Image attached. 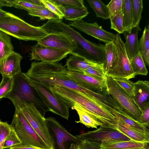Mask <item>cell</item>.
Masks as SVG:
<instances>
[{
  "mask_svg": "<svg viewBox=\"0 0 149 149\" xmlns=\"http://www.w3.org/2000/svg\"><path fill=\"white\" fill-rule=\"evenodd\" d=\"M56 95L68 107L75 105L83 110L100 126L116 130L118 118L113 113L115 109L82 92L62 86L58 87Z\"/></svg>",
  "mask_w": 149,
  "mask_h": 149,
  "instance_id": "6da1fadb",
  "label": "cell"
},
{
  "mask_svg": "<svg viewBox=\"0 0 149 149\" xmlns=\"http://www.w3.org/2000/svg\"><path fill=\"white\" fill-rule=\"evenodd\" d=\"M28 79L50 88L61 86L82 92L94 98L97 93L83 88L71 79L65 66L58 62H32L27 72L23 73Z\"/></svg>",
  "mask_w": 149,
  "mask_h": 149,
  "instance_id": "7a4b0ae2",
  "label": "cell"
},
{
  "mask_svg": "<svg viewBox=\"0 0 149 149\" xmlns=\"http://www.w3.org/2000/svg\"><path fill=\"white\" fill-rule=\"evenodd\" d=\"M0 30L19 40L26 41H37L48 34L40 26L31 25L8 12L0 18Z\"/></svg>",
  "mask_w": 149,
  "mask_h": 149,
  "instance_id": "3957f363",
  "label": "cell"
},
{
  "mask_svg": "<svg viewBox=\"0 0 149 149\" xmlns=\"http://www.w3.org/2000/svg\"><path fill=\"white\" fill-rule=\"evenodd\" d=\"M14 106L18 107L30 125L49 149H54L48 126L43 117L32 103H29L17 97L9 99Z\"/></svg>",
  "mask_w": 149,
  "mask_h": 149,
  "instance_id": "277c9868",
  "label": "cell"
},
{
  "mask_svg": "<svg viewBox=\"0 0 149 149\" xmlns=\"http://www.w3.org/2000/svg\"><path fill=\"white\" fill-rule=\"evenodd\" d=\"M105 83L108 94L121 111L130 118L140 123L142 111L133 97L122 88L112 78L107 75Z\"/></svg>",
  "mask_w": 149,
  "mask_h": 149,
  "instance_id": "5b68a950",
  "label": "cell"
},
{
  "mask_svg": "<svg viewBox=\"0 0 149 149\" xmlns=\"http://www.w3.org/2000/svg\"><path fill=\"white\" fill-rule=\"evenodd\" d=\"M13 84L11 91L6 98L16 96L29 103H32L42 116L49 110L43 103L33 88L21 72L13 77Z\"/></svg>",
  "mask_w": 149,
  "mask_h": 149,
  "instance_id": "8992f818",
  "label": "cell"
},
{
  "mask_svg": "<svg viewBox=\"0 0 149 149\" xmlns=\"http://www.w3.org/2000/svg\"><path fill=\"white\" fill-rule=\"evenodd\" d=\"M15 107V111L10 125L21 141L20 144L49 149L30 125L19 108L16 106Z\"/></svg>",
  "mask_w": 149,
  "mask_h": 149,
  "instance_id": "52a82bcc",
  "label": "cell"
},
{
  "mask_svg": "<svg viewBox=\"0 0 149 149\" xmlns=\"http://www.w3.org/2000/svg\"><path fill=\"white\" fill-rule=\"evenodd\" d=\"M116 50V55L106 74L113 79L124 78L130 79L136 76L132 68L125 50L124 42L119 34H116L113 42Z\"/></svg>",
  "mask_w": 149,
  "mask_h": 149,
  "instance_id": "ba28073f",
  "label": "cell"
},
{
  "mask_svg": "<svg viewBox=\"0 0 149 149\" xmlns=\"http://www.w3.org/2000/svg\"><path fill=\"white\" fill-rule=\"evenodd\" d=\"M26 78L36 92L42 102L50 111L67 120L68 119L69 107L52 93L50 88L41 83Z\"/></svg>",
  "mask_w": 149,
  "mask_h": 149,
  "instance_id": "9c48e42d",
  "label": "cell"
},
{
  "mask_svg": "<svg viewBox=\"0 0 149 149\" xmlns=\"http://www.w3.org/2000/svg\"><path fill=\"white\" fill-rule=\"evenodd\" d=\"M75 136L80 142L85 140L98 149H100V146L103 143L127 141L131 139L116 129L101 126Z\"/></svg>",
  "mask_w": 149,
  "mask_h": 149,
  "instance_id": "30bf717a",
  "label": "cell"
},
{
  "mask_svg": "<svg viewBox=\"0 0 149 149\" xmlns=\"http://www.w3.org/2000/svg\"><path fill=\"white\" fill-rule=\"evenodd\" d=\"M54 149H68L72 143L79 144V140L70 133L55 118H45Z\"/></svg>",
  "mask_w": 149,
  "mask_h": 149,
  "instance_id": "8fae6325",
  "label": "cell"
},
{
  "mask_svg": "<svg viewBox=\"0 0 149 149\" xmlns=\"http://www.w3.org/2000/svg\"><path fill=\"white\" fill-rule=\"evenodd\" d=\"M69 25L105 44L113 42L115 40L116 34L104 30L96 22L89 23L81 19L70 22Z\"/></svg>",
  "mask_w": 149,
  "mask_h": 149,
  "instance_id": "7c38bea8",
  "label": "cell"
},
{
  "mask_svg": "<svg viewBox=\"0 0 149 149\" xmlns=\"http://www.w3.org/2000/svg\"><path fill=\"white\" fill-rule=\"evenodd\" d=\"M31 60L43 62H57L70 54L69 52L45 46L39 43L31 47Z\"/></svg>",
  "mask_w": 149,
  "mask_h": 149,
  "instance_id": "4fadbf2b",
  "label": "cell"
},
{
  "mask_svg": "<svg viewBox=\"0 0 149 149\" xmlns=\"http://www.w3.org/2000/svg\"><path fill=\"white\" fill-rule=\"evenodd\" d=\"M37 43L73 54L77 49L74 41L66 35L57 33H49L37 41Z\"/></svg>",
  "mask_w": 149,
  "mask_h": 149,
  "instance_id": "5bb4252c",
  "label": "cell"
},
{
  "mask_svg": "<svg viewBox=\"0 0 149 149\" xmlns=\"http://www.w3.org/2000/svg\"><path fill=\"white\" fill-rule=\"evenodd\" d=\"M68 74L71 79L83 88L98 93H108L106 83L79 72L68 70Z\"/></svg>",
  "mask_w": 149,
  "mask_h": 149,
  "instance_id": "9a60e30c",
  "label": "cell"
},
{
  "mask_svg": "<svg viewBox=\"0 0 149 149\" xmlns=\"http://www.w3.org/2000/svg\"><path fill=\"white\" fill-rule=\"evenodd\" d=\"M22 56L14 51L0 62V73L2 76L13 77L21 72L20 63Z\"/></svg>",
  "mask_w": 149,
  "mask_h": 149,
  "instance_id": "2e32d148",
  "label": "cell"
},
{
  "mask_svg": "<svg viewBox=\"0 0 149 149\" xmlns=\"http://www.w3.org/2000/svg\"><path fill=\"white\" fill-rule=\"evenodd\" d=\"M133 98L141 111L149 106V81L139 80L133 83Z\"/></svg>",
  "mask_w": 149,
  "mask_h": 149,
  "instance_id": "e0dca14e",
  "label": "cell"
},
{
  "mask_svg": "<svg viewBox=\"0 0 149 149\" xmlns=\"http://www.w3.org/2000/svg\"><path fill=\"white\" fill-rule=\"evenodd\" d=\"M141 31L139 26L125 31L123 33L125 40V47L129 60L139 53L138 33Z\"/></svg>",
  "mask_w": 149,
  "mask_h": 149,
  "instance_id": "ac0fdd59",
  "label": "cell"
},
{
  "mask_svg": "<svg viewBox=\"0 0 149 149\" xmlns=\"http://www.w3.org/2000/svg\"><path fill=\"white\" fill-rule=\"evenodd\" d=\"M65 66L69 71L80 73H81L83 70L89 67H98L103 69L102 64L73 54H71L67 60Z\"/></svg>",
  "mask_w": 149,
  "mask_h": 149,
  "instance_id": "d6986e66",
  "label": "cell"
},
{
  "mask_svg": "<svg viewBox=\"0 0 149 149\" xmlns=\"http://www.w3.org/2000/svg\"><path fill=\"white\" fill-rule=\"evenodd\" d=\"M148 143L130 139L127 141L103 143L100 147V149H148Z\"/></svg>",
  "mask_w": 149,
  "mask_h": 149,
  "instance_id": "ffe728a7",
  "label": "cell"
},
{
  "mask_svg": "<svg viewBox=\"0 0 149 149\" xmlns=\"http://www.w3.org/2000/svg\"><path fill=\"white\" fill-rule=\"evenodd\" d=\"M116 116L118 121L116 130L134 140L149 143V136L141 133L131 127Z\"/></svg>",
  "mask_w": 149,
  "mask_h": 149,
  "instance_id": "44dd1931",
  "label": "cell"
},
{
  "mask_svg": "<svg viewBox=\"0 0 149 149\" xmlns=\"http://www.w3.org/2000/svg\"><path fill=\"white\" fill-rule=\"evenodd\" d=\"M56 5L63 15V17L69 21L73 22L82 19L89 13L87 7L85 6L82 8H78Z\"/></svg>",
  "mask_w": 149,
  "mask_h": 149,
  "instance_id": "7402d4cb",
  "label": "cell"
},
{
  "mask_svg": "<svg viewBox=\"0 0 149 149\" xmlns=\"http://www.w3.org/2000/svg\"><path fill=\"white\" fill-rule=\"evenodd\" d=\"M149 26H146L139 41V51L146 65H149Z\"/></svg>",
  "mask_w": 149,
  "mask_h": 149,
  "instance_id": "603a6c76",
  "label": "cell"
},
{
  "mask_svg": "<svg viewBox=\"0 0 149 149\" xmlns=\"http://www.w3.org/2000/svg\"><path fill=\"white\" fill-rule=\"evenodd\" d=\"M113 113L131 127L141 133L149 136V130L147 127L139 122L130 118L121 110H115Z\"/></svg>",
  "mask_w": 149,
  "mask_h": 149,
  "instance_id": "cb8c5ba5",
  "label": "cell"
},
{
  "mask_svg": "<svg viewBox=\"0 0 149 149\" xmlns=\"http://www.w3.org/2000/svg\"><path fill=\"white\" fill-rule=\"evenodd\" d=\"M13 52L10 36L0 30V62Z\"/></svg>",
  "mask_w": 149,
  "mask_h": 149,
  "instance_id": "d4e9b609",
  "label": "cell"
},
{
  "mask_svg": "<svg viewBox=\"0 0 149 149\" xmlns=\"http://www.w3.org/2000/svg\"><path fill=\"white\" fill-rule=\"evenodd\" d=\"M105 58L102 66L103 72L106 75L116 56V48L114 43L105 44Z\"/></svg>",
  "mask_w": 149,
  "mask_h": 149,
  "instance_id": "484cf974",
  "label": "cell"
},
{
  "mask_svg": "<svg viewBox=\"0 0 149 149\" xmlns=\"http://www.w3.org/2000/svg\"><path fill=\"white\" fill-rule=\"evenodd\" d=\"M124 31L131 28L132 24V14L131 0H124L122 10Z\"/></svg>",
  "mask_w": 149,
  "mask_h": 149,
  "instance_id": "4316f807",
  "label": "cell"
},
{
  "mask_svg": "<svg viewBox=\"0 0 149 149\" xmlns=\"http://www.w3.org/2000/svg\"><path fill=\"white\" fill-rule=\"evenodd\" d=\"M71 109L75 110L79 116V120L78 121H76V122L81 123L88 128L91 127L97 129V126H100L99 123L88 114L77 106L74 105Z\"/></svg>",
  "mask_w": 149,
  "mask_h": 149,
  "instance_id": "83f0119b",
  "label": "cell"
},
{
  "mask_svg": "<svg viewBox=\"0 0 149 149\" xmlns=\"http://www.w3.org/2000/svg\"><path fill=\"white\" fill-rule=\"evenodd\" d=\"M87 1L95 13L96 16L104 19H109V15L107 5L100 0H88Z\"/></svg>",
  "mask_w": 149,
  "mask_h": 149,
  "instance_id": "f1b7e54d",
  "label": "cell"
},
{
  "mask_svg": "<svg viewBox=\"0 0 149 149\" xmlns=\"http://www.w3.org/2000/svg\"><path fill=\"white\" fill-rule=\"evenodd\" d=\"M130 61L132 70L136 75H147L148 70L143 58L139 53Z\"/></svg>",
  "mask_w": 149,
  "mask_h": 149,
  "instance_id": "f546056e",
  "label": "cell"
},
{
  "mask_svg": "<svg viewBox=\"0 0 149 149\" xmlns=\"http://www.w3.org/2000/svg\"><path fill=\"white\" fill-rule=\"evenodd\" d=\"M131 1L133 18L132 28L139 26L142 18L143 7L142 0H131Z\"/></svg>",
  "mask_w": 149,
  "mask_h": 149,
  "instance_id": "4dcf8cb0",
  "label": "cell"
},
{
  "mask_svg": "<svg viewBox=\"0 0 149 149\" xmlns=\"http://www.w3.org/2000/svg\"><path fill=\"white\" fill-rule=\"evenodd\" d=\"M28 12V15L38 17L41 20L60 19L59 16L46 8L42 9H31Z\"/></svg>",
  "mask_w": 149,
  "mask_h": 149,
  "instance_id": "1f68e13d",
  "label": "cell"
},
{
  "mask_svg": "<svg viewBox=\"0 0 149 149\" xmlns=\"http://www.w3.org/2000/svg\"><path fill=\"white\" fill-rule=\"evenodd\" d=\"M2 76L0 83V99L6 98L12 90L13 84V77Z\"/></svg>",
  "mask_w": 149,
  "mask_h": 149,
  "instance_id": "d6a6232c",
  "label": "cell"
},
{
  "mask_svg": "<svg viewBox=\"0 0 149 149\" xmlns=\"http://www.w3.org/2000/svg\"><path fill=\"white\" fill-rule=\"evenodd\" d=\"M81 73L90 76L103 83H105L106 75L104 73L102 68L89 67L83 70Z\"/></svg>",
  "mask_w": 149,
  "mask_h": 149,
  "instance_id": "836d02e7",
  "label": "cell"
},
{
  "mask_svg": "<svg viewBox=\"0 0 149 149\" xmlns=\"http://www.w3.org/2000/svg\"><path fill=\"white\" fill-rule=\"evenodd\" d=\"M10 7L28 11L31 9H42L45 6L35 5L26 2L25 0H9Z\"/></svg>",
  "mask_w": 149,
  "mask_h": 149,
  "instance_id": "e575fe53",
  "label": "cell"
},
{
  "mask_svg": "<svg viewBox=\"0 0 149 149\" xmlns=\"http://www.w3.org/2000/svg\"><path fill=\"white\" fill-rule=\"evenodd\" d=\"M124 0H112L107 5L110 19H111L122 11Z\"/></svg>",
  "mask_w": 149,
  "mask_h": 149,
  "instance_id": "d590c367",
  "label": "cell"
},
{
  "mask_svg": "<svg viewBox=\"0 0 149 149\" xmlns=\"http://www.w3.org/2000/svg\"><path fill=\"white\" fill-rule=\"evenodd\" d=\"M111 28L117 32L119 34L123 33L124 31L122 11L118 15L110 19Z\"/></svg>",
  "mask_w": 149,
  "mask_h": 149,
  "instance_id": "8d00e7d4",
  "label": "cell"
},
{
  "mask_svg": "<svg viewBox=\"0 0 149 149\" xmlns=\"http://www.w3.org/2000/svg\"><path fill=\"white\" fill-rule=\"evenodd\" d=\"M57 6L74 8H81L85 6L83 0H51Z\"/></svg>",
  "mask_w": 149,
  "mask_h": 149,
  "instance_id": "74e56055",
  "label": "cell"
},
{
  "mask_svg": "<svg viewBox=\"0 0 149 149\" xmlns=\"http://www.w3.org/2000/svg\"><path fill=\"white\" fill-rule=\"evenodd\" d=\"M21 143V141L15 131L12 128L10 133L5 139L3 146V149H10L12 147L20 144Z\"/></svg>",
  "mask_w": 149,
  "mask_h": 149,
  "instance_id": "f35d334b",
  "label": "cell"
},
{
  "mask_svg": "<svg viewBox=\"0 0 149 149\" xmlns=\"http://www.w3.org/2000/svg\"><path fill=\"white\" fill-rule=\"evenodd\" d=\"M114 81L130 95L133 97L134 83L130 80L124 78H114Z\"/></svg>",
  "mask_w": 149,
  "mask_h": 149,
  "instance_id": "ab89813d",
  "label": "cell"
},
{
  "mask_svg": "<svg viewBox=\"0 0 149 149\" xmlns=\"http://www.w3.org/2000/svg\"><path fill=\"white\" fill-rule=\"evenodd\" d=\"M12 130L10 125L1 121L0 124V149H3L4 141Z\"/></svg>",
  "mask_w": 149,
  "mask_h": 149,
  "instance_id": "60d3db41",
  "label": "cell"
},
{
  "mask_svg": "<svg viewBox=\"0 0 149 149\" xmlns=\"http://www.w3.org/2000/svg\"><path fill=\"white\" fill-rule=\"evenodd\" d=\"M41 1L46 8L59 16L60 19H63V15L51 0H41Z\"/></svg>",
  "mask_w": 149,
  "mask_h": 149,
  "instance_id": "b9f144b4",
  "label": "cell"
},
{
  "mask_svg": "<svg viewBox=\"0 0 149 149\" xmlns=\"http://www.w3.org/2000/svg\"><path fill=\"white\" fill-rule=\"evenodd\" d=\"M146 127L149 125V106H147L142 112L140 122Z\"/></svg>",
  "mask_w": 149,
  "mask_h": 149,
  "instance_id": "7bdbcfd3",
  "label": "cell"
},
{
  "mask_svg": "<svg viewBox=\"0 0 149 149\" xmlns=\"http://www.w3.org/2000/svg\"><path fill=\"white\" fill-rule=\"evenodd\" d=\"M10 149H47L33 146H23L20 144L14 146Z\"/></svg>",
  "mask_w": 149,
  "mask_h": 149,
  "instance_id": "ee69618b",
  "label": "cell"
},
{
  "mask_svg": "<svg viewBox=\"0 0 149 149\" xmlns=\"http://www.w3.org/2000/svg\"><path fill=\"white\" fill-rule=\"evenodd\" d=\"M78 145L80 149H98L93 146L85 140L81 141Z\"/></svg>",
  "mask_w": 149,
  "mask_h": 149,
  "instance_id": "f6af8a7d",
  "label": "cell"
},
{
  "mask_svg": "<svg viewBox=\"0 0 149 149\" xmlns=\"http://www.w3.org/2000/svg\"><path fill=\"white\" fill-rule=\"evenodd\" d=\"M26 1L35 5L45 6L41 0H25Z\"/></svg>",
  "mask_w": 149,
  "mask_h": 149,
  "instance_id": "bcb514c9",
  "label": "cell"
},
{
  "mask_svg": "<svg viewBox=\"0 0 149 149\" xmlns=\"http://www.w3.org/2000/svg\"><path fill=\"white\" fill-rule=\"evenodd\" d=\"M3 6L10 7L9 0H0V7Z\"/></svg>",
  "mask_w": 149,
  "mask_h": 149,
  "instance_id": "7dc6e473",
  "label": "cell"
},
{
  "mask_svg": "<svg viewBox=\"0 0 149 149\" xmlns=\"http://www.w3.org/2000/svg\"><path fill=\"white\" fill-rule=\"evenodd\" d=\"M68 149H80V148L78 144L72 143Z\"/></svg>",
  "mask_w": 149,
  "mask_h": 149,
  "instance_id": "c3c4849f",
  "label": "cell"
},
{
  "mask_svg": "<svg viewBox=\"0 0 149 149\" xmlns=\"http://www.w3.org/2000/svg\"><path fill=\"white\" fill-rule=\"evenodd\" d=\"M7 12L4 11L0 8V18L3 16Z\"/></svg>",
  "mask_w": 149,
  "mask_h": 149,
  "instance_id": "681fc988",
  "label": "cell"
},
{
  "mask_svg": "<svg viewBox=\"0 0 149 149\" xmlns=\"http://www.w3.org/2000/svg\"><path fill=\"white\" fill-rule=\"evenodd\" d=\"M1 121L0 120V123H1Z\"/></svg>",
  "mask_w": 149,
  "mask_h": 149,
  "instance_id": "f907efd6",
  "label": "cell"
},
{
  "mask_svg": "<svg viewBox=\"0 0 149 149\" xmlns=\"http://www.w3.org/2000/svg\"><path fill=\"white\" fill-rule=\"evenodd\" d=\"M148 149H149V148H148Z\"/></svg>",
  "mask_w": 149,
  "mask_h": 149,
  "instance_id": "816d5d0a",
  "label": "cell"
}]
</instances>
